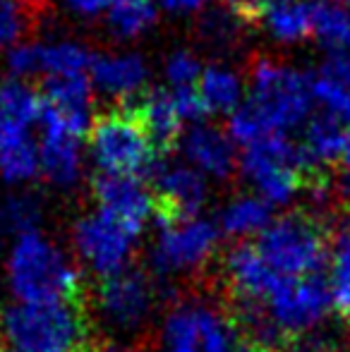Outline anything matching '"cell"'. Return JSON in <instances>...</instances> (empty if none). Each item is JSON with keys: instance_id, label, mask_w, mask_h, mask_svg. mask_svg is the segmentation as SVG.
<instances>
[{"instance_id": "cell-34", "label": "cell", "mask_w": 350, "mask_h": 352, "mask_svg": "<svg viewBox=\"0 0 350 352\" xmlns=\"http://www.w3.org/2000/svg\"><path fill=\"white\" fill-rule=\"evenodd\" d=\"M168 79L175 84V89L180 87H195V82L201 77V67L190 53H175L171 56L168 65H166Z\"/></svg>"}, {"instance_id": "cell-5", "label": "cell", "mask_w": 350, "mask_h": 352, "mask_svg": "<svg viewBox=\"0 0 350 352\" xmlns=\"http://www.w3.org/2000/svg\"><path fill=\"white\" fill-rule=\"evenodd\" d=\"M262 309L283 343L312 333L333 309L329 280L322 274L305 276V278L283 276L264 300Z\"/></svg>"}, {"instance_id": "cell-32", "label": "cell", "mask_w": 350, "mask_h": 352, "mask_svg": "<svg viewBox=\"0 0 350 352\" xmlns=\"http://www.w3.org/2000/svg\"><path fill=\"white\" fill-rule=\"evenodd\" d=\"M271 132H276V130H271L269 122L264 120V116L252 103H245V106L238 108V111L233 113V118H230V135L238 142L248 144V146L259 142L262 137L271 135Z\"/></svg>"}, {"instance_id": "cell-44", "label": "cell", "mask_w": 350, "mask_h": 352, "mask_svg": "<svg viewBox=\"0 0 350 352\" xmlns=\"http://www.w3.org/2000/svg\"><path fill=\"white\" fill-rule=\"evenodd\" d=\"M343 3H346V5H348V8H350V0H343Z\"/></svg>"}, {"instance_id": "cell-7", "label": "cell", "mask_w": 350, "mask_h": 352, "mask_svg": "<svg viewBox=\"0 0 350 352\" xmlns=\"http://www.w3.org/2000/svg\"><path fill=\"white\" fill-rule=\"evenodd\" d=\"M137 232L106 211H94L72 228V242L80 259L98 278H111L130 269Z\"/></svg>"}, {"instance_id": "cell-16", "label": "cell", "mask_w": 350, "mask_h": 352, "mask_svg": "<svg viewBox=\"0 0 350 352\" xmlns=\"http://www.w3.org/2000/svg\"><path fill=\"white\" fill-rule=\"evenodd\" d=\"M137 113L144 120L149 137L154 142L156 151L168 153L173 151V146L180 140V127H182V116L175 106V96L164 89H154V91L144 94L142 101L135 103Z\"/></svg>"}, {"instance_id": "cell-28", "label": "cell", "mask_w": 350, "mask_h": 352, "mask_svg": "<svg viewBox=\"0 0 350 352\" xmlns=\"http://www.w3.org/2000/svg\"><path fill=\"white\" fill-rule=\"evenodd\" d=\"M164 352H199L195 307H175L164 321Z\"/></svg>"}, {"instance_id": "cell-17", "label": "cell", "mask_w": 350, "mask_h": 352, "mask_svg": "<svg viewBox=\"0 0 350 352\" xmlns=\"http://www.w3.org/2000/svg\"><path fill=\"white\" fill-rule=\"evenodd\" d=\"M185 153L197 168L216 177H228L235 168V153L228 137L209 125H199L185 137Z\"/></svg>"}, {"instance_id": "cell-42", "label": "cell", "mask_w": 350, "mask_h": 352, "mask_svg": "<svg viewBox=\"0 0 350 352\" xmlns=\"http://www.w3.org/2000/svg\"><path fill=\"white\" fill-rule=\"evenodd\" d=\"M22 3H36V0H22Z\"/></svg>"}, {"instance_id": "cell-18", "label": "cell", "mask_w": 350, "mask_h": 352, "mask_svg": "<svg viewBox=\"0 0 350 352\" xmlns=\"http://www.w3.org/2000/svg\"><path fill=\"white\" fill-rule=\"evenodd\" d=\"M41 156L36 153L27 127L0 130V175L8 182H24L36 175Z\"/></svg>"}, {"instance_id": "cell-1", "label": "cell", "mask_w": 350, "mask_h": 352, "mask_svg": "<svg viewBox=\"0 0 350 352\" xmlns=\"http://www.w3.org/2000/svg\"><path fill=\"white\" fill-rule=\"evenodd\" d=\"M5 269L17 302H82L80 269L41 232L17 235Z\"/></svg>"}, {"instance_id": "cell-24", "label": "cell", "mask_w": 350, "mask_h": 352, "mask_svg": "<svg viewBox=\"0 0 350 352\" xmlns=\"http://www.w3.org/2000/svg\"><path fill=\"white\" fill-rule=\"evenodd\" d=\"M343 132H341V120H336L333 116H319L307 125V135H305V151L307 158L312 161V166L319 170L322 163H331L336 158H341L343 151Z\"/></svg>"}, {"instance_id": "cell-15", "label": "cell", "mask_w": 350, "mask_h": 352, "mask_svg": "<svg viewBox=\"0 0 350 352\" xmlns=\"http://www.w3.org/2000/svg\"><path fill=\"white\" fill-rule=\"evenodd\" d=\"M43 101L56 108L72 135H85L89 118V82L85 74L48 77L43 84Z\"/></svg>"}, {"instance_id": "cell-29", "label": "cell", "mask_w": 350, "mask_h": 352, "mask_svg": "<svg viewBox=\"0 0 350 352\" xmlns=\"http://www.w3.org/2000/svg\"><path fill=\"white\" fill-rule=\"evenodd\" d=\"M319 41L333 53L350 48V10L338 5H319L317 24H314Z\"/></svg>"}, {"instance_id": "cell-10", "label": "cell", "mask_w": 350, "mask_h": 352, "mask_svg": "<svg viewBox=\"0 0 350 352\" xmlns=\"http://www.w3.org/2000/svg\"><path fill=\"white\" fill-rule=\"evenodd\" d=\"M223 274L228 290L233 295V305H257L262 307L264 300L271 295L278 280L283 278L269 266L257 245L240 242L226 254Z\"/></svg>"}, {"instance_id": "cell-31", "label": "cell", "mask_w": 350, "mask_h": 352, "mask_svg": "<svg viewBox=\"0 0 350 352\" xmlns=\"http://www.w3.org/2000/svg\"><path fill=\"white\" fill-rule=\"evenodd\" d=\"M312 96L327 108L329 116H333L336 120L350 122V87L341 82H333V79L319 77L312 79Z\"/></svg>"}, {"instance_id": "cell-11", "label": "cell", "mask_w": 350, "mask_h": 352, "mask_svg": "<svg viewBox=\"0 0 350 352\" xmlns=\"http://www.w3.org/2000/svg\"><path fill=\"white\" fill-rule=\"evenodd\" d=\"M156 221L195 218L206 199L204 177L187 166H164L154 173Z\"/></svg>"}, {"instance_id": "cell-27", "label": "cell", "mask_w": 350, "mask_h": 352, "mask_svg": "<svg viewBox=\"0 0 350 352\" xmlns=\"http://www.w3.org/2000/svg\"><path fill=\"white\" fill-rule=\"evenodd\" d=\"M108 19L118 36H137L154 24L156 8L151 0H113Z\"/></svg>"}, {"instance_id": "cell-25", "label": "cell", "mask_w": 350, "mask_h": 352, "mask_svg": "<svg viewBox=\"0 0 350 352\" xmlns=\"http://www.w3.org/2000/svg\"><path fill=\"white\" fill-rule=\"evenodd\" d=\"M329 290H331L333 309L350 316V226L341 228L333 237L329 254Z\"/></svg>"}, {"instance_id": "cell-38", "label": "cell", "mask_w": 350, "mask_h": 352, "mask_svg": "<svg viewBox=\"0 0 350 352\" xmlns=\"http://www.w3.org/2000/svg\"><path fill=\"white\" fill-rule=\"evenodd\" d=\"M85 352H132V350L120 343H113V340H103V343H89Z\"/></svg>"}, {"instance_id": "cell-22", "label": "cell", "mask_w": 350, "mask_h": 352, "mask_svg": "<svg viewBox=\"0 0 350 352\" xmlns=\"http://www.w3.org/2000/svg\"><path fill=\"white\" fill-rule=\"evenodd\" d=\"M271 223L269 201L262 197H240L233 199L221 213V230L230 237H248L262 232Z\"/></svg>"}, {"instance_id": "cell-40", "label": "cell", "mask_w": 350, "mask_h": 352, "mask_svg": "<svg viewBox=\"0 0 350 352\" xmlns=\"http://www.w3.org/2000/svg\"><path fill=\"white\" fill-rule=\"evenodd\" d=\"M341 161L346 166V170H350V130L343 137V151H341Z\"/></svg>"}, {"instance_id": "cell-2", "label": "cell", "mask_w": 350, "mask_h": 352, "mask_svg": "<svg viewBox=\"0 0 350 352\" xmlns=\"http://www.w3.org/2000/svg\"><path fill=\"white\" fill-rule=\"evenodd\" d=\"M0 333L5 352H85L89 321L80 302H14Z\"/></svg>"}, {"instance_id": "cell-41", "label": "cell", "mask_w": 350, "mask_h": 352, "mask_svg": "<svg viewBox=\"0 0 350 352\" xmlns=\"http://www.w3.org/2000/svg\"><path fill=\"white\" fill-rule=\"evenodd\" d=\"M276 3H283V0H259V5H262L264 10H269L271 5H276Z\"/></svg>"}, {"instance_id": "cell-9", "label": "cell", "mask_w": 350, "mask_h": 352, "mask_svg": "<svg viewBox=\"0 0 350 352\" xmlns=\"http://www.w3.org/2000/svg\"><path fill=\"white\" fill-rule=\"evenodd\" d=\"M156 285L144 271L127 269L111 278H101L96 290V309L101 321L120 333H135L149 321L156 307Z\"/></svg>"}, {"instance_id": "cell-12", "label": "cell", "mask_w": 350, "mask_h": 352, "mask_svg": "<svg viewBox=\"0 0 350 352\" xmlns=\"http://www.w3.org/2000/svg\"><path fill=\"white\" fill-rule=\"evenodd\" d=\"M94 197L98 201V209L116 216L125 223L137 235L142 232L144 223L156 211L154 197L142 187L140 177L116 175V173H101L94 177Z\"/></svg>"}, {"instance_id": "cell-14", "label": "cell", "mask_w": 350, "mask_h": 352, "mask_svg": "<svg viewBox=\"0 0 350 352\" xmlns=\"http://www.w3.org/2000/svg\"><path fill=\"white\" fill-rule=\"evenodd\" d=\"M8 65L14 74H82L91 67V58L75 43H53V46H17L10 51Z\"/></svg>"}, {"instance_id": "cell-6", "label": "cell", "mask_w": 350, "mask_h": 352, "mask_svg": "<svg viewBox=\"0 0 350 352\" xmlns=\"http://www.w3.org/2000/svg\"><path fill=\"white\" fill-rule=\"evenodd\" d=\"M312 101V82L288 67L257 58L252 65V103L271 130L293 127L307 116Z\"/></svg>"}, {"instance_id": "cell-36", "label": "cell", "mask_w": 350, "mask_h": 352, "mask_svg": "<svg viewBox=\"0 0 350 352\" xmlns=\"http://www.w3.org/2000/svg\"><path fill=\"white\" fill-rule=\"evenodd\" d=\"M322 74L329 79H333V82H341V84H348L350 87V56L346 51L333 53V56L327 60V65H324Z\"/></svg>"}, {"instance_id": "cell-45", "label": "cell", "mask_w": 350, "mask_h": 352, "mask_svg": "<svg viewBox=\"0 0 350 352\" xmlns=\"http://www.w3.org/2000/svg\"><path fill=\"white\" fill-rule=\"evenodd\" d=\"M0 352H5V350H3V348H0Z\"/></svg>"}, {"instance_id": "cell-8", "label": "cell", "mask_w": 350, "mask_h": 352, "mask_svg": "<svg viewBox=\"0 0 350 352\" xmlns=\"http://www.w3.org/2000/svg\"><path fill=\"white\" fill-rule=\"evenodd\" d=\"M159 237L151 250V269L159 276L190 274L214 256L219 245V230L204 218L182 221H156Z\"/></svg>"}, {"instance_id": "cell-23", "label": "cell", "mask_w": 350, "mask_h": 352, "mask_svg": "<svg viewBox=\"0 0 350 352\" xmlns=\"http://www.w3.org/2000/svg\"><path fill=\"white\" fill-rule=\"evenodd\" d=\"M41 116V98L19 82H0V130L27 127Z\"/></svg>"}, {"instance_id": "cell-39", "label": "cell", "mask_w": 350, "mask_h": 352, "mask_svg": "<svg viewBox=\"0 0 350 352\" xmlns=\"http://www.w3.org/2000/svg\"><path fill=\"white\" fill-rule=\"evenodd\" d=\"M171 10H197L204 0H161Z\"/></svg>"}, {"instance_id": "cell-33", "label": "cell", "mask_w": 350, "mask_h": 352, "mask_svg": "<svg viewBox=\"0 0 350 352\" xmlns=\"http://www.w3.org/2000/svg\"><path fill=\"white\" fill-rule=\"evenodd\" d=\"M27 27L22 0H0V48L12 46Z\"/></svg>"}, {"instance_id": "cell-21", "label": "cell", "mask_w": 350, "mask_h": 352, "mask_svg": "<svg viewBox=\"0 0 350 352\" xmlns=\"http://www.w3.org/2000/svg\"><path fill=\"white\" fill-rule=\"evenodd\" d=\"M199 352H243V333L233 319L206 305H195Z\"/></svg>"}, {"instance_id": "cell-37", "label": "cell", "mask_w": 350, "mask_h": 352, "mask_svg": "<svg viewBox=\"0 0 350 352\" xmlns=\"http://www.w3.org/2000/svg\"><path fill=\"white\" fill-rule=\"evenodd\" d=\"M72 10H77L80 14H98L101 10L111 8L113 0H67Z\"/></svg>"}, {"instance_id": "cell-35", "label": "cell", "mask_w": 350, "mask_h": 352, "mask_svg": "<svg viewBox=\"0 0 350 352\" xmlns=\"http://www.w3.org/2000/svg\"><path fill=\"white\" fill-rule=\"evenodd\" d=\"M173 96H175V106H177V111H180L182 120H197V118H204L206 113H209L199 89L180 87V89H175Z\"/></svg>"}, {"instance_id": "cell-13", "label": "cell", "mask_w": 350, "mask_h": 352, "mask_svg": "<svg viewBox=\"0 0 350 352\" xmlns=\"http://www.w3.org/2000/svg\"><path fill=\"white\" fill-rule=\"evenodd\" d=\"M39 122L43 127L41 140V170L56 185H72L80 177V151H77V140L70 127L65 125L58 111L48 106L41 98V116Z\"/></svg>"}, {"instance_id": "cell-20", "label": "cell", "mask_w": 350, "mask_h": 352, "mask_svg": "<svg viewBox=\"0 0 350 352\" xmlns=\"http://www.w3.org/2000/svg\"><path fill=\"white\" fill-rule=\"evenodd\" d=\"M319 5L307 0H283L266 10L264 22L269 32L281 41H300L314 32Z\"/></svg>"}, {"instance_id": "cell-19", "label": "cell", "mask_w": 350, "mask_h": 352, "mask_svg": "<svg viewBox=\"0 0 350 352\" xmlns=\"http://www.w3.org/2000/svg\"><path fill=\"white\" fill-rule=\"evenodd\" d=\"M94 82L111 94H135L146 79V67L137 56H101L91 60Z\"/></svg>"}, {"instance_id": "cell-26", "label": "cell", "mask_w": 350, "mask_h": 352, "mask_svg": "<svg viewBox=\"0 0 350 352\" xmlns=\"http://www.w3.org/2000/svg\"><path fill=\"white\" fill-rule=\"evenodd\" d=\"M199 94L209 111H233L240 103V82L223 67H209L199 77Z\"/></svg>"}, {"instance_id": "cell-30", "label": "cell", "mask_w": 350, "mask_h": 352, "mask_svg": "<svg viewBox=\"0 0 350 352\" xmlns=\"http://www.w3.org/2000/svg\"><path fill=\"white\" fill-rule=\"evenodd\" d=\"M39 216H41V206L29 195L8 197V199L0 204V221H3V226H8L10 230L17 232V235L34 230V226L39 223Z\"/></svg>"}, {"instance_id": "cell-43", "label": "cell", "mask_w": 350, "mask_h": 352, "mask_svg": "<svg viewBox=\"0 0 350 352\" xmlns=\"http://www.w3.org/2000/svg\"><path fill=\"white\" fill-rule=\"evenodd\" d=\"M254 352H271V350H254Z\"/></svg>"}, {"instance_id": "cell-3", "label": "cell", "mask_w": 350, "mask_h": 352, "mask_svg": "<svg viewBox=\"0 0 350 352\" xmlns=\"http://www.w3.org/2000/svg\"><path fill=\"white\" fill-rule=\"evenodd\" d=\"M91 151L103 173L116 175H154L161 166V153L135 103L106 111L94 120Z\"/></svg>"}, {"instance_id": "cell-4", "label": "cell", "mask_w": 350, "mask_h": 352, "mask_svg": "<svg viewBox=\"0 0 350 352\" xmlns=\"http://www.w3.org/2000/svg\"><path fill=\"white\" fill-rule=\"evenodd\" d=\"M257 250L269 266L288 278H305L322 271L329 259V235L309 213H288L259 232Z\"/></svg>"}]
</instances>
